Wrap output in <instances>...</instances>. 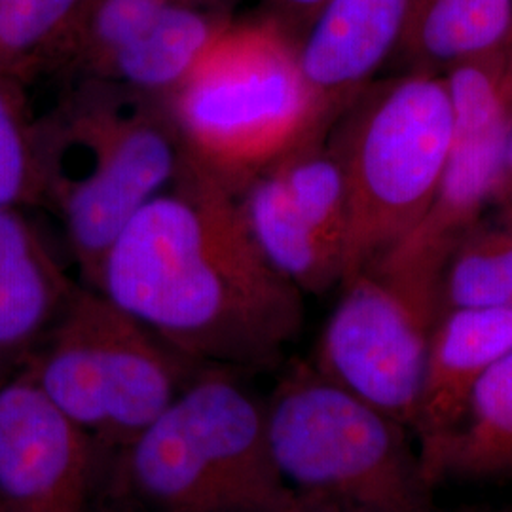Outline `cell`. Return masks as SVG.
I'll return each mask as SVG.
<instances>
[{"label":"cell","instance_id":"obj_1","mask_svg":"<svg viewBox=\"0 0 512 512\" xmlns=\"http://www.w3.org/2000/svg\"><path fill=\"white\" fill-rule=\"evenodd\" d=\"M97 291L184 357L243 374L279 365L304 327V293L194 160L122 228Z\"/></svg>","mask_w":512,"mask_h":512},{"label":"cell","instance_id":"obj_2","mask_svg":"<svg viewBox=\"0 0 512 512\" xmlns=\"http://www.w3.org/2000/svg\"><path fill=\"white\" fill-rule=\"evenodd\" d=\"M40 205L61 220L86 287L129 219L179 177L190 156L167 97L74 78L38 116Z\"/></svg>","mask_w":512,"mask_h":512},{"label":"cell","instance_id":"obj_3","mask_svg":"<svg viewBox=\"0 0 512 512\" xmlns=\"http://www.w3.org/2000/svg\"><path fill=\"white\" fill-rule=\"evenodd\" d=\"M103 512H298L275 469L264 399L243 372L205 366L164 414L105 463Z\"/></svg>","mask_w":512,"mask_h":512},{"label":"cell","instance_id":"obj_4","mask_svg":"<svg viewBox=\"0 0 512 512\" xmlns=\"http://www.w3.org/2000/svg\"><path fill=\"white\" fill-rule=\"evenodd\" d=\"M275 469L302 509L435 512L410 429L296 363L264 399Z\"/></svg>","mask_w":512,"mask_h":512},{"label":"cell","instance_id":"obj_5","mask_svg":"<svg viewBox=\"0 0 512 512\" xmlns=\"http://www.w3.org/2000/svg\"><path fill=\"white\" fill-rule=\"evenodd\" d=\"M184 147L232 190L304 141L325 135L298 42L274 19H238L167 95Z\"/></svg>","mask_w":512,"mask_h":512},{"label":"cell","instance_id":"obj_6","mask_svg":"<svg viewBox=\"0 0 512 512\" xmlns=\"http://www.w3.org/2000/svg\"><path fill=\"white\" fill-rule=\"evenodd\" d=\"M452 135L446 78L429 73L372 82L330 128L348 188L342 283L410 236L427 215Z\"/></svg>","mask_w":512,"mask_h":512},{"label":"cell","instance_id":"obj_7","mask_svg":"<svg viewBox=\"0 0 512 512\" xmlns=\"http://www.w3.org/2000/svg\"><path fill=\"white\" fill-rule=\"evenodd\" d=\"M203 368L86 285H76L25 365L97 444L103 463L158 420Z\"/></svg>","mask_w":512,"mask_h":512},{"label":"cell","instance_id":"obj_8","mask_svg":"<svg viewBox=\"0 0 512 512\" xmlns=\"http://www.w3.org/2000/svg\"><path fill=\"white\" fill-rule=\"evenodd\" d=\"M444 260L389 249L344 281L311 365L412 431Z\"/></svg>","mask_w":512,"mask_h":512},{"label":"cell","instance_id":"obj_9","mask_svg":"<svg viewBox=\"0 0 512 512\" xmlns=\"http://www.w3.org/2000/svg\"><path fill=\"white\" fill-rule=\"evenodd\" d=\"M511 44L444 76L454 109L450 154L433 205L397 249L448 260L495 200L512 126Z\"/></svg>","mask_w":512,"mask_h":512},{"label":"cell","instance_id":"obj_10","mask_svg":"<svg viewBox=\"0 0 512 512\" xmlns=\"http://www.w3.org/2000/svg\"><path fill=\"white\" fill-rule=\"evenodd\" d=\"M103 456L23 368L0 384V501L8 512H95Z\"/></svg>","mask_w":512,"mask_h":512},{"label":"cell","instance_id":"obj_11","mask_svg":"<svg viewBox=\"0 0 512 512\" xmlns=\"http://www.w3.org/2000/svg\"><path fill=\"white\" fill-rule=\"evenodd\" d=\"M412 0H327L298 42L300 67L325 131L374 82L403 38Z\"/></svg>","mask_w":512,"mask_h":512},{"label":"cell","instance_id":"obj_12","mask_svg":"<svg viewBox=\"0 0 512 512\" xmlns=\"http://www.w3.org/2000/svg\"><path fill=\"white\" fill-rule=\"evenodd\" d=\"M509 351L512 306L450 310L440 317L427 349L412 425L429 482L440 448L458 427L476 385Z\"/></svg>","mask_w":512,"mask_h":512},{"label":"cell","instance_id":"obj_13","mask_svg":"<svg viewBox=\"0 0 512 512\" xmlns=\"http://www.w3.org/2000/svg\"><path fill=\"white\" fill-rule=\"evenodd\" d=\"M76 285L19 209L0 207V384L29 363Z\"/></svg>","mask_w":512,"mask_h":512},{"label":"cell","instance_id":"obj_14","mask_svg":"<svg viewBox=\"0 0 512 512\" xmlns=\"http://www.w3.org/2000/svg\"><path fill=\"white\" fill-rule=\"evenodd\" d=\"M234 21L236 0H183L80 78L109 80L167 97Z\"/></svg>","mask_w":512,"mask_h":512},{"label":"cell","instance_id":"obj_15","mask_svg":"<svg viewBox=\"0 0 512 512\" xmlns=\"http://www.w3.org/2000/svg\"><path fill=\"white\" fill-rule=\"evenodd\" d=\"M232 192L256 247L302 293L323 294L342 285V256L302 217L272 165Z\"/></svg>","mask_w":512,"mask_h":512},{"label":"cell","instance_id":"obj_16","mask_svg":"<svg viewBox=\"0 0 512 512\" xmlns=\"http://www.w3.org/2000/svg\"><path fill=\"white\" fill-rule=\"evenodd\" d=\"M512 42V0H412L395 55L408 73L439 74Z\"/></svg>","mask_w":512,"mask_h":512},{"label":"cell","instance_id":"obj_17","mask_svg":"<svg viewBox=\"0 0 512 512\" xmlns=\"http://www.w3.org/2000/svg\"><path fill=\"white\" fill-rule=\"evenodd\" d=\"M429 476L435 488L444 480H512V351L476 385Z\"/></svg>","mask_w":512,"mask_h":512},{"label":"cell","instance_id":"obj_18","mask_svg":"<svg viewBox=\"0 0 512 512\" xmlns=\"http://www.w3.org/2000/svg\"><path fill=\"white\" fill-rule=\"evenodd\" d=\"M86 0H0V76L31 84L52 76Z\"/></svg>","mask_w":512,"mask_h":512},{"label":"cell","instance_id":"obj_19","mask_svg":"<svg viewBox=\"0 0 512 512\" xmlns=\"http://www.w3.org/2000/svg\"><path fill=\"white\" fill-rule=\"evenodd\" d=\"M183 0H86L55 61L50 78H80L126 46Z\"/></svg>","mask_w":512,"mask_h":512},{"label":"cell","instance_id":"obj_20","mask_svg":"<svg viewBox=\"0 0 512 512\" xmlns=\"http://www.w3.org/2000/svg\"><path fill=\"white\" fill-rule=\"evenodd\" d=\"M37 118L29 107L25 84L0 76V207L40 205Z\"/></svg>","mask_w":512,"mask_h":512},{"label":"cell","instance_id":"obj_21","mask_svg":"<svg viewBox=\"0 0 512 512\" xmlns=\"http://www.w3.org/2000/svg\"><path fill=\"white\" fill-rule=\"evenodd\" d=\"M501 239L503 230L475 226L459 241L444 270V311L512 306Z\"/></svg>","mask_w":512,"mask_h":512},{"label":"cell","instance_id":"obj_22","mask_svg":"<svg viewBox=\"0 0 512 512\" xmlns=\"http://www.w3.org/2000/svg\"><path fill=\"white\" fill-rule=\"evenodd\" d=\"M325 2L327 0H264L262 14L274 19L296 42H300Z\"/></svg>","mask_w":512,"mask_h":512},{"label":"cell","instance_id":"obj_23","mask_svg":"<svg viewBox=\"0 0 512 512\" xmlns=\"http://www.w3.org/2000/svg\"><path fill=\"white\" fill-rule=\"evenodd\" d=\"M495 200H499L501 205H505L509 211H512V126L505 147V156H503V165H501V177H499V186L495 192Z\"/></svg>","mask_w":512,"mask_h":512},{"label":"cell","instance_id":"obj_24","mask_svg":"<svg viewBox=\"0 0 512 512\" xmlns=\"http://www.w3.org/2000/svg\"><path fill=\"white\" fill-rule=\"evenodd\" d=\"M501 253H503V264H505V274L509 281V289L512 294V230H503V239H501Z\"/></svg>","mask_w":512,"mask_h":512},{"label":"cell","instance_id":"obj_25","mask_svg":"<svg viewBox=\"0 0 512 512\" xmlns=\"http://www.w3.org/2000/svg\"><path fill=\"white\" fill-rule=\"evenodd\" d=\"M298 512H346V511H332V509H302Z\"/></svg>","mask_w":512,"mask_h":512},{"label":"cell","instance_id":"obj_26","mask_svg":"<svg viewBox=\"0 0 512 512\" xmlns=\"http://www.w3.org/2000/svg\"><path fill=\"white\" fill-rule=\"evenodd\" d=\"M0 512H8V511H6V507H4V505H2V501H0Z\"/></svg>","mask_w":512,"mask_h":512},{"label":"cell","instance_id":"obj_27","mask_svg":"<svg viewBox=\"0 0 512 512\" xmlns=\"http://www.w3.org/2000/svg\"><path fill=\"white\" fill-rule=\"evenodd\" d=\"M503 512H512V509H511V511H503Z\"/></svg>","mask_w":512,"mask_h":512}]
</instances>
